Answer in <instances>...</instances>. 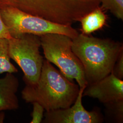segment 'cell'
I'll return each instance as SVG.
<instances>
[{"label": "cell", "mask_w": 123, "mask_h": 123, "mask_svg": "<svg viewBox=\"0 0 123 123\" xmlns=\"http://www.w3.org/2000/svg\"><path fill=\"white\" fill-rule=\"evenodd\" d=\"M111 74L121 80L123 79V51L119 55L114 64Z\"/></svg>", "instance_id": "obj_15"}, {"label": "cell", "mask_w": 123, "mask_h": 123, "mask_svg": "<svg viewBox=\"0 0 123 123\" xmlns=\"http://www.w3.org/2000/svg\"><path fill=\"white\" fill-rule=\"evenodd\" d=\"M12 38L6 25L3 22L0 13V38L9 39Z\"/></svg>", "instance_id": "obj_16"}, {"label": "cell", "mask_w": 123, "mask_h": 123, "mask_svg": "<svg viewBox=\"0 0 123 123\" xmlns=\"http://www.w3.org/2000/svg\"><path fill=\"white\" fill-rule=\"evenodd\" d=\"M40 37L46 59L57 67L67 79L72 81L75 79L79 88L86 87L83 66L72 49V39L57 33H48Z\"/></svg>", "instance_id": "obj_4"}, {"label": "cell", "mask_w": 123, "mask_h": 123, "mask_svg": "<svg viewBox=\"0 0 123 123\" xmlns=\"http://www.w3.org/2000/svg\"><path fill=\"white\" fill-rule=\"evenodd\" d=\"M31 104L33 105V111L31 114L32 119L30 123H41L43 118L45 109L42 106L37 102H33Z\"/></svg>", "instance_id": "obj_14"}, {"label": "cell", "mask_w": 123, "mask_h": 123, "mask_svg": "<svg viewBox=\"0 0 123 123\" xmlns=\"http://www.w3.org/2000/svg\"><path fill=\"white\" fill-rule=\"evenodd\" d=\"M0 13L12 37H18L24 34L40 36L48 33H57L73 39L79 34L72 26L54 23L16 8L5 7L0 9Z\"/></svg>", "instance_id": "obj_5"}, {"label": "cell", "mask_w": 123, "mask_h": 123, "mask_svg": "<svg viewBox=\"0 0 123 123\" xmlns=\"http://www.w3.org/2000/svg\"><path fill=\"white\" fill-rule=\"evenodd\" d=\"M72 49L83 66L88 85L111 73L123 51V45L110 38H99L82 33L72 39Z\"/></svg>", "instance_id": "obj_2"}, {"label": "cell", "mask_w": 123, "mask_h": 123, "mask_svg": "<svg viewBox=\"0 0 123 123\" xmlns=\"http://www.w3.org/2000/svg\"><path fill=\"white\" fill-rule=\"evenodd\" d=\"M86 87L79 88V91L74 103L65 109L46 111L45 123H100L103 119L96 111H88L82 104L83 93Z\"/></svg>", "instance_id": "obj_7"}, {"label": "cell", "mask_w": 123, "mask_h": 123, "mask_svg": "<svg viewBox=\"0 0 123 123\" xmlns=\"http://www.w3.org/2000/svg\"><path fill=\"white\" fill-rule=\"evenodd\" d=\"M79 85L67 79L51 63L44 59L39 78L34 84H26L22 97L26 103L37 102L46 111L65 109L74 102Z\"/></svg>", "instance_id": "obj_1"}, {"label": "cell", "mask_w": 123, "mask_h": 123, "mask_svg": "<svg viewBox=\"0 0 123 123\" xmlns=\"http://www.w3.org/2000/svg\"><path fill=\"white\" fill-rule=\"evenodd\" d=\"M100 0H0V9L14 7L62 25L72 26L99 7Z\"/></svg>", "instance_id": "obj_3"}, {"label": "cell", "mask_w": 123, "mask_h": 123, "mask_svg": "<svg viewBox=\"0 0 123 123\" xmlns=\"http://www.w3.org/2000/svg\"><path fill=\"white\" fill-rule=\"evenodd\" d=\"M102 9L109 10L119 19H123V0H100Z\"/></svg>", "instance_id": "obj_13"}, {"label": "cell", "mask_w": 123, "mask_h": 123, "mask_svg": "<svg viewBox=\"0 0 123 123\" xmlns=\"http://www.w3.org/2000/svg\"><path fill=\"white\" fill-rule=\"evenodd\" d=\"M9 54L22 70L26 84L32 85L38 81L44 59L41 55L39 36L24 34L8 39Z\"/></svg>", "instance_id": "obj_6"}, {"label": "cell", "mask_w": 123, "mask_h": 123, "mask_svg": "<svg viewBox=\"0 0 123 123\" xmlns=\"http://www.w3.org/2000/svg\"><path fill=\"white\" fill-rule=\"evenodd\" d=\"M106 115L115 123H123V99L104 104Z\"/></svg>", "instance_id": "obj_12"}, {"label": "cell", "mask_w": 123, "mask_h": 123, "mask_svg": "<svg viewBox=\"0 0 123 123\" xmlns=\"http://www.w3.org/2000/svg\"><path fill=\"white\" fill-rule=\"evenodd\" d=\"M19 82L12 73L0 78V111L17 110L19 107L17 92Z\"/></svg>", "instance_id": "obj_9"}, {"label": "cell", "mask_w": 123, "mask_h": 123, "mask_svg": "<svg viewBox=\"0 0 123 123\" xmlns=\"http://www.w3.org/2000/svg\"><path fill=\"white\" fill-rule=\"evenodd\" d=\"M8 39L0 38V75L3 73H16L18 69L11 62Z\"/></svg>", "instance_id": "obj_11"}, {"label": "cell", "mask_w": 123, "mask_h": 123, "mask_svg": "<svg viewBox=\"0 0 123 123\" xmlns=\"http://www.w3.org/2000/svg\"><path fill=\"white\" fill-rule=\"evenodd\" d=\"M83 96L97 98L104 104L123 100V80L111 73L102 79L87 85Z\"/></svg>", "instance_id": "obj_8"}, {"label": "cell", "mask_w": 123, "mask_h": 123, "mask_svg": "<svg viewBox=\"0 0 123 123\" xmlns=\"http://www.w3.org/2000/svg\"><path fill=\"white\" fill-rule=\"evenodd\" d=\"M106 16L100 6L88 13L81 19L82 33L89 35L102 28L105 24Z\"/></svg>", "instance_id": "obj_10"}]
</instances>
